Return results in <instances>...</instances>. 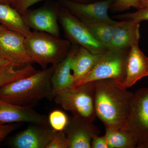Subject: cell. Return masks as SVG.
I'll use <instances>...</instances> for the list:
<instances>
[{
    "instance_id": "6da1fadb",
    "label": "cell",
    "mask_w": 148,
    "mask_h": 148,
    "mask_svg": "<svg viewBox=\"0 0 148 148\" xmlns=\"http://www.w3.org/2000/svg\"><path fill=\"white\" fill-rule=\"evenodd\" d=\"M95 82L96 117L106 129L128 130L127 119L134 93L115 79Z\"/></svg>"
},
{
    "instance_id": "7a4b0ae2",
    "label": "cell",
    "mask_w": 148,
    "mask_h": 148,
    "mask_svg": "<svg viewBox=\"0 0 148 148\" xmlns=\"http://www.w3.org/2000/svg\"><path fill=\"white\" fill-rule=\"evenodd\" d=\"M56 65L37 71L29 76L0 87V100L24 107L33 108L51 92V78Z\"/></svg>"
},
{
    "instance_id": "3957f363",
    "label": "cell",
    "mask_w": 148,
    "mask_h": 148,
    "mask_svg": "<svg viewBox=\"0 0 148 148\" xmlns=\"http://www.w3.org/2000/svg\"><path fill=\"white\" fill-rule=\"evenodd\" d=\"M24 44L34 63L47 69L49 64L56 65L66 57L72 45L63 39L45 32H32L26 37Z\"/></svg>"
},
{
    "instance_id": "277c9868",
    "label": "cell",
    "mask_w": 148,
    "mask_h": 148,
    "mask_svg": "<svg viewBox=\"0 0 148 148\" xmlns=\"http://www.w3.org/2000/svg\"><path fill=\"white\" fill-rule=\"evenodd\" d=\"M95 91V82H91L60 90L53 99L74 116L92 122L96 117Z\"/></svg>"
},
{
    "instance_id": "5b68a950",
    "label": "cell",
    "mask_w": 148,
    "mask_h": 148,
    "mask_svg": "<svg viewBox=\"0 0 148 148\" xmlns=\"http://www.w3.org/2000/svg\"><path fill=\"white\" fill-rule=\"evenodd\" d=\"M130 49L106 51L101 54L91 71L75 86L104 79H115L122 84L125 78L126 61Z\"/></svg>"
},
{
    "instance_id": "8992f818",
    "label": "cell",
    "mask_w": 148,
    "mask_h": 148,
    "mask_svg": "<svg viewBox=\"0 0 148 148\" xmlns=\"http://www.w3.org/2000/svg\"><path fill=\"white\" fill-rule=\"evenodd\" d=\"M58 14V21L70 42L82 47L94 54H102L108 50L95 39L83 22L60 4Z\"/></svg>"
},
{
    "instance_id": "52a82bcc",
    "label": "cell",
    "mask_w": 148,
    "mask_h": 148,
    "mask_svg": "<svg viewBox=\"0 0 148 148\" xmlns=\"http://www.w3.org/2000/svg\"><path fill=\"white\" fill-rule=\"evenodd\" d=\"M127 130L136 139L138 145L148 137V87L140 88L134 93Z\"/></svg>"
},
{
    "instance_id": "ba28073f",
    "label": "cell",
    "mask_w": 148,
    "mask_h": 148,
    "mask_svg": "<svg viewBox=\"0 0 148 148\" xmlns=\"http://www.w3.org/2000/svg\"><path fill=\"white\" fill-rule=\"evenodd\" d=\"M59 6L58 1L56 3H46L39 8L29 9L21 16L24 22L30 29L59 37Z\"/></svg>"
},
{
    "instance_id": "9c48e42d",
    "label": "cell",
    "mask_w": 148,
    "mask_h": 148,
    "mask_svg": "<svg viewBox=\"0 0 148 148\" xmlns=\"http://www.w3.org/2000/svg\"><path fill=\"white\" fill-rule=\"evenodd\" d=\"M61 5L69 12L85 23L104 22L114 24L116 21L111 18L108 11L115 0H101L90 3H80L70 0H57Z\"/></svg>"
},
{
    "instance_id": "30bf717a",
    "label": "cell",
    "mask_w": 148,
    "mask_h": 148,
    "mask_svg": "<svg viewBox=\"0 0 148 148\" xmlns=\"http://www.w3.org/2000/svg\"><path fill=\"white\" fill-rule=\"evenodd\" d=\"M25 38L8 29L0 32V55L15 67L34 63L25 47Z\"/></svg>"
},
{
    "instance_id": "8fae6325",
    "label": "cell",
    "mask_w": 148,
    "mask_h": 148,
    "mask_svg": "<svg viewBox=\"0 0 148 148\" xmlns=\"http://www.w3.org/2000/svg\"><path fill=\"white\" fill-rule=\"evenodd\" d=\"M56 132L49 125L32 123L12 139L10 145L14 148H46Z\"/></svg>"
},
{
    "instance_id": "7c38bea8",
    "label": "cell",
    "mask_w": 148,
    "mask_h": 148,
    "mask_svg": "<svg viewBox=\"0 0 148 148\" xmlns=\"http://www.w3.org/2000/svg\"><path fill=\"white\" fill-rule=\"evenodd\" d=\"M92 123L74 116L69 118L64 130L69 148H91L92 138L99 134Z\"/></svg>"
},
{
    "instance_id": "4fadbf2b",
    "label": "cell",
    "mask_w": 148,
    "mask_h": 148,
    "mask_svg": "<svg viewBox=\"0 0 148 148\" xmlns=\"http://www.w3.org/2000/svg\"><path fill=\"white\" fill-rule=\"evenodd\" d=\"M28 122L49 125L47 118L33 108L14 105L0 100V124Z\"/></svg>"
},
{
    "instance_id": "5bb4252c",
    "label": "cell",
    "mask_w": 148,
    "mask_h": 148,
    "mask_svg": "<svg viewBox=\"0 0 148 148\" xmlns=\"http://www.w3.org/2000/svg\"><path fill=\"white\" fill-rule=\"evenodd\" d=\"M148 76V57L140 49L139 44L131 47L127 54L125 76L122 85L127 89Z\"/></svg>"
},
{
    "instance_id": "9a60e30c",
    "label": "cell",
    "mask_w": 148,
    "mask_h": 148,
    "mask_svg": "<svg viewBox=\"0 0 148 148\" xmlns=\"http://www.w3.org/2000/svg\"><path fill=\"white\" fill-rule=\"evenodd\" d=\"M79 45L73 44L69 53L56 65L51 78V92L49 99H53L56 93L63 89L74 87L75 81L71 71V62Z\"/></svg>"
},
{
    "instance_id": "2e32d148",
    "label": "cell",
    "mask_w": 148,
    "mask_h": 148,
    "mask_svg": "<svg viewBox=\"0 0 148 148\" xmlns=\"http://www.w3.org/2000/svg\"><path fill=\"white\" fill-rule=\"evenodd\" d=\"M140 23L120 21L112 40L107 46L108 50L129 49L140 39Z\"/></svg>"
},
{
    "instance_id": "e0dca14e",
    "label": "cell",
    "mask_w": 148,
    "mask_h": 148,
    "mask_svg": "<svg viewBox=\"0 0 148 148\" xmlns=\"http://www.w3.org/2000/svg\"><path fill=\"white\" fill-rule=\"evenodd\" d=\"M101 54H94L79 45L72 59L71 66L75 81L74 86L91 71Z\"/></svg>"
},
{
    "instance_id": "ac0fdd59",
    "label": "cell",
    "mask_w": 148,
    "mask_h": 148,
    "mask_svg": "<svg viewBox=\"0 0 148 148\" xmlns=\"http://www.w3.org/2000/svg\"><path fill=\"white\" fill-rule=\"evenodd\" d=\"M0 23L6 29L19 33L25 38L32 32L21 14L10 5L0 3Z\"/></svg>"
},
{
    "instance_id": "d6986e66",
    "label": "cell",
    "mask_w": 148,
    "mask_h": 148,
    "mask_svg": "<svg viewBox=\"0 0 148 148\" xmlns=\"http://www.w3.org/2000/svg\"><path fill=\"white\" fill-rule=\"evenodd\" d=\"M109 148H137L138 143L128 130L106 129Z\"/></svg>"
},
{
    "instance_id": "ffe728a7",
    "label": "cell",
    "mask_w": 148,
    "mask_h": 148,
    "mask_svg": "<svg viewBox=\"0 0 148 148\" xmlns=\"http://www.w3.org/2000/svg\"><path fill=\"white\" fill-rule=\"evenodd\" d=\"M120 23V21L114 24L104 22L84 24L95 39L106 47L112 40Z\"/></svg>"
},
{
    "instance_id": "44dd1931",
    "label": "cell",
    "mask_w": 148,
    "mask_h": 148,
    "mask_svg": "<svg viewBox=\"0 0 148 148\" xmlns=\"http://www.w3.org/2000/svg\"><path fill=\"white\" fill-rule=\"evenodd\" d=\"M15 67L10 64L0 67V87L29 76L37 71L32 64H27L18 70H16Z\"/></svg>"
},
{
    "instance_id": "7402d4cb",
    "label": "cell",
    "mask_w": 148,
    "mask_h": 148,
    "mask_svg": "<svg viewBox=\"0 0 148 148\" xmlns=\"http://www.w3.org/2000/svg\"><path fill=\"white\" fill-rule=\"evenodd\" d=\"M139 4L140 7L135 12L114 15L113 18L120 21L136 23L148 21V0H139Z\"/></svg>"
},
{
    "instance_id": "603a6c76",
    "label": "cell",
    "mask_w": 148,
    "mask_h": 148,
    "mask_svg": "<svg viewBox=\"0 0 148 148\" xmlns=\"http://www.w3.org/2000/svg\"><path fill=\"white\" fill-rule=\"evenodd\" d=\"M69 117L60 110L51 111L49 115L48 121L49 126L56 131L64 130L69 121Z\"/></svg>"
},
{
    "instance_id": "cb8c5ba5",
    "label": "cell",
    "mask_w": 148,
    "mask_h": 148,
    "mask_svg": "<svg viewBox=\"0 0 148 148\" xmlns=\"http://www.w3.org/2000/svg\"><path fill=\"white\" fill-rule=\"evenodd\" d=\"M139 7V0H115L110 10L112 12L118 13L127 10L131 8L137 10Z\"/></svg>"
},
{
    "instance_id": "d4e9b609",
    "label": "cell",
    "mask_w": 148,
    "mask_h": 148,
    "mask_svg": "<svg viewBox=\"0 0 148 148\" xmlns=\"http://www.w3.org/2000/svg\"><path fill=\"white\" fill-rule=\"evenodd\" d=\"M46 148H69V142L64 130L56 131Z\"/></svg>"
},
{
    "instance_id": "484cf974",
    "label": "cell",
    "mask_w": 148,
    "mask_h": 148,
    "mask_svg": "<svg viewBox=\"0 0 148 148\" xmlns=\"http://www.w3.org/2000/svg\"><path fill=\"white\" fill-rule=\"evenodd\" d=\"M44 0H14L12 6L22 15L32 6Z\"/></svg>"
},
{
    "instance_id": "4316f807",
    "label": "cell",
    "mask_w": 148,
    "mask_h": 148,
    "mask_svg": "<svg viewBox=\"0 0 148 148\" xmlns=\"http://www.w3.org/2000/svg\"><path fill=\"white\" fill-rule=\"evenodd\" d=\"M19 126L20 125L17 123L0 124V144L10 133Z\"/></svg>"
},
{
    "instance_id": "83f0119b",
    "label": "cell",
    "mask_w": 148,
    "mask_h": 148,
    "mask_svg": "<svg viewBox=\"0 0 148 148\" xmlns=\"http://www.w3.org/2000/svg\"><path fill=\"white\" fill-rule=\"evenodd\" d=\"M91 148H109L106 136H94L91 141Z\"/></svg>"
},
{
    "instance_id": "f1b7e54d",
    "label": "cell",
    "mask_w": 148,
    "mask_h": 148,
    "mask_svg": "<svg viewBox=\"0 0 148 148\" xmlns=\"http://www.w3.org/2000/svg\"><path fill=\"white\" fill-rule=\"evenodd\" d=\"M74 2L80 3H94L101 0H70Z\"/></svg>"
},
{
    "instance_id": "f546056e",
    "label": "cell",
    "mask_w": 148,
    "mask_h": 148,
    "mask_svg": "<svg viewBox=\"0 0 148 148\" xmlns=\"http://www.w3.org/2000/svg\"><path fill=\"white\" fill-rule=\"evenodd\" d=\"M137 148H148V137L145 140L139 144Z\"/></svg>"
},
{
    "instance_id": "4dcf8cb0",
    "label": "cell",
    "mask_w": 148,
    "mask_h": 148,
    "mask_svg": "<svg viewBox=\"0 0 148 148\" xmlns=\"http://www.w3.org/2000/svg\"><path fill=\"white\" fill-rule=\"evenodd\" d=\"M9 64L10 63L7 60L0 55V67Z\"/></svg>"
},
{
    "instance_id": "1f68e13d",
    "label": "cell",
    "mask_w": 148,
    "mask_h": 148,
    "mask_svg": "<svg viewBox=\"0 0 148 148\" xmlns=\"http://www.w3.org/2000/svg\"><path fill=\"white\" fill-rule=\"evenodd\" d=\"M14 0H0V3L10 5H13Z\"/></svg>"
},
{
    "instance_id": "d6a6232c",
    "label": "cell",
    "mask_w": 148,
    "mask_h": 148,
    "mask_svg": "<svg viewBox=\"0 0 148 148\" xmlns=\"http://www.w3.org/2000/svg\"><path fill=\"white\" fill-rule=\"evenodd\" d=\"M5 29H6L5 27H4L2 25H0V32L1 31H3V30H5Z\"/></svg>"
}]
</instances>
